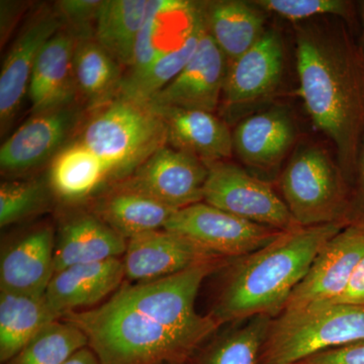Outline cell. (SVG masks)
<instances>
[{
  "label": "cell",
  "instance_id": "obj_1",
  "mask_svg": "<svg viewBox=\"0 0 364 364\" xmlns=\"http://www.w3.org/2000/svg\"><path fill=\"white\" fill-rule=\"evenodd\" d=\"M229 264L225 257L150 282L122 284L102 305L63 320L85 333L100 364H186L222 323L200 315L203 280Z\"/></svg>",
  "mask_w": 364,
  "mask_h": 364
},
{
  "label": "cell",
  "instance_id": "obj_2",
  "mask_svg": "<svg viewBox=\"0 0 364 364\" xmlns=\"http://www.w3.org/2000/svg\"><path fill=\"white\" fill-rule=\"evenodd\" d=\"M299 95L314 126L337 150L345 173L356 169L364 136V58L343 36L305 28L296 36Z\"/></svg>",
  "mask_w": 364,
  "mask_h": 364
},
{
  "label": "cell",
  "instance_id": "obj_3",
  "mask_svg": "<svg viewBox=\"0 0 364 364\" xmlns=\"http://www.w3.org/2000/svg\"><path fill=\"white\" fill-rule=\"evenodd\" d=\"M348 224L301 226L282 232L264 247L242 257L228 275L213 315L222 324L280 315L318 254Z\"/></svg>",
  "mask_w": 364,
  "mask_h": 364
},
{
  "label": "cell",
  "instance_id": "obj_4",
  "mask_svg": "<svg viewBox=\"0 0 364 364\" xmlns=\"http://www.w3.org/2000/svg\"><path fill=\"white\" fill-rule=\"evenodd\" d=\"M77 132L74 138L104 163L111 186L168 144L161 114L149 102L123 97L90 112Z\"/></svg>",
  "mask_w": 364,
  "mask_h": 364
},
{
  "label": "cell",
  "instance_id": "obj_5",
  "mask_svg": "<svg viewBox=\"0 0 364 364\" xmlns=\"http://www.w3.org/2000/svg\"><path fill=\"white\" fill-rule=\"evenodd\" d=\"M364 341V306L318 304L286 311L269 328L258 364H296L329 349Z\"/></svg>",
  "mask_w": 364,
  "mask_h": 364
},
{
  "label": "cell",
  "instance_id": "obj_6",
  "mask_svg": "<svg viewBox=\"0 0 364 364\" xmlns=\"http://www.w3.org/2000/svg\"><path fill=\"white\" fill-rule=\"evenodd\" d=\"M280 188L299 226L351 222L343 171L321 148L308 146L296 151L282 172Z\"/></svg>",
  "mask_w": 364,
  "mask_h": 364
},
{
  "label": "cell",
  "instance_id": "obj_7",
  "mask_svg": "<svg viewBox=\"0 0 364 364\" xmlns=\"http://www.w3.org/2000/svg\"><path fill=\"white\" fill-rule=\"evenodd\" d=\"M203 203L256 224L289 231L301 227L267 181L225 161L208 163Z\"/></svg>",
  "mask_w": 364,
  "mask_h": 364
},
{
  "label": "cell",
  "instance_id": "obj_8",
  "mask_svg": "<svg viewBox=\"0 0 364 364\" xmlns=\"http://www.w3.org/2000/svg\"><path fill=\"white\" fill-rule=\"evenodd\" d=\"M164 229L225 258L244 257L255 252L282 232L236 217L203 202L176 210Z\"/></svg>",
  "mask_w": 364,
  "mask_h": 364
},
{
  "label": "cell",
  "instance_id": "obj_9",
  "mask_svg": "<svg viewBox=\"0 0 364 364\" xmlns=\"http://www.w3.org/2000/svg\"><path fill=\"white\" fill-rule=\"evenodd\" d=\"M83 114L75 102L26 119L0 148L1 171L21 173L53 159L79 130L85 121Z\"/></svg>",
  "mask_w": 364,
  "mask_h": 364
},
{
  "label": "cell",
  "instance_id": "obj_10",
  "mask_svg": "<svg viewBox=\"0 0 364 364\" xmlns=\"http://www.w3.org/2000/svg\"><path fill=\"white\" fill-rule=\"evenodd\" d=\"M207 176L202 160L167 144L119 182L178 210L203 202Z\"/></svg>",
  "mask_w": 364,
  "mask_h": 364
},
{
  "label": "cell",
  "instance_id": "obj_11",
  "mask_svg": "<svg viewBox=\"0 0 364 364\" xmlns=\"http://www.w3.org/2000/svg\"><path fill=\"white\" fill-rule=\"evenodd\" d=\"M363 257L364 224L350 222L320 251L306 277L287 299L282 312L332 303L344 291Z\"/></svg>",
  "mask_w": 364,
  "mask_h": 364
},
{
  "label": "cell",
  "instance_id": "obj_12",
  "mask_svg": "<svg viewBox=\"0 0 364 364\" xmlns=\"http://www.w3.org/2000/svg\"><path fill=\"white\" fill-rule=\"evenodd\" d=\"M63 26L56 11L42 7L33 13L14 40L0 73V124L1 133L13 123L23 100L36 61L46 43Z\"/></svg>",
  "mask_w": 364,
  "mask_h": 364
},
{
  "label": "cell",
  "instance_id": "obj_13",
  "mask_svg": "<svg viewBox=\"0 0 364 364\" xmlns=\"http://www.w3.org/2000/svg\"><path fill=\"white\" fill-rule=\"evenodd\" d=\"M229 62L208 30L181 73L147 102L155 107H178L213 112L223 95Z\"/></svg>",
  "mask_w": 364,
  "mask_h": 364
},
{
  "label": "cell",
  "instance_id": "obj_14",
  "mask_svg": "<svg viewBox=\"0 0 364 364\" xmlns=\"http://www.w3.org/2000/svg\"><path fill=\"white\" fill-rule=\"evenodd\" d=\"M220 257L181 235L156 230L128 240L124 274L132 282H150Z\"/></svg>",
  "mask_w": 364,
  "mask_h": 364
},
{
  "label": "cell",
  "instance_id": "obj_15",
  "mask_svg": "<svg viewBox=\"0 0 364 364\" xmlns=\"http://www.w3.org/2000/svg\"><path fill=\"white\" fill-rule=\"evenodd\" d=\"M123 258L74 265L55 272L44 294L46 304L56 320L68 314L97 306L123 284Z\"/></svg>",
  "mask_w": 364,
  "mask_h": 364
},
{
  "label": "cell",
  "instance_id": "obj_16",
  "mask_svg": "<svg viewBox=\"0 0 364 364\" xmlns=\"http://www.w3.org/2000/svg\"><path fill=\"white\" fill-rule=\"evenodd\" d=\"M284 53L279 33L267 31L245 54L230 62L223 88L225 104H251L272 93L284 70Z\"/></svg>",
  "mask_w": 364,
  "mask_h": 364
},
{
  "label": "cell",
  "instance_id": "obj_17",
  "mask_svg": "<svg viewBox=\"0 0 364 364\" xmlns=\"http://www.w3.org/2000/svg\"><path fill=\"white\" fill-rule=\"evenodd\" d=\"M200 7V2L186 0H149L145 21L136 40L133 63L124 77L143 73L160 57L188 39Z\"/></svg>",
  "mask_w": 364,
  "mask_h": 364
},
{
  "label": "cell",
  "instance_id": "obj_18",
  "mask_svg": "<svg viewBox=\"0 0 364 364\" xmlns=\"http://www.w3.org/2000/svg\"><path fill=\"white\" fill-rule=\"evenodd\" d=\"M75 37L62 26L41 50L28 85L33 114L73 104L77 97L73 75Z\"/></svg>",
  "mask_w": 364,
  "mask_h": 364
},
{
  "label": "cell",
  "instance_id": "obj_19",
  "mask_svg": "<svg viewBox=\"0 0 364 364\" xmlns=\"http://www.w3.org/2000/svg\"><path fill=\"white\" fill-rule=\"evenodd\" d=\"M128 241L91 210H78L60 222L55 242V272L74 265L121 258Z\"/></svg>",
  "mask_w": 364,
  "mask_h": 364
},
{
  "label": "cell",
  "instance_id": "obj_20",
  "mask_svg": "<svg viewBox=\"0 0 364 364\" xmlns=\"http://www.w3.org/2000/svg\"><path fill=\"white\" fill-rule=\"evenodd\" d=\"M51 227L37 228L14 242L0 261L1 291L44 296L55 274Z\"/></svg>",
  "mask_w": 364,
  "mask_h": 364
},
{
  "label": "cell",
  "instance_id": "obj_21",
  "mask_svg": "<svg viewBox=\"0 0 364 364\" xmlns=\"http://www.w3.org/2000/svg\"><path fill=\"white\" fill-rule=\"evenodd\" d=\"M153 107L161 114L171 147L198 157L205 164L223 161L231 156L233 134L227 124L213 112Z\"/></svg>",
  "mask_w": 364,
  "mask_h": 364
},
{
  "label": "cell",
  "instance_id": "obj_22",
  "mask_svg": "<svg viewBox=\"0 0 364 364\" xmlns=\"http://www.w3.org/2000/svg\"><path fill=\"white\" fill-rule=\"evenodd\" d=\"M91 212L128 241L139 235L164 229L176 210L123 182H117L98 193Z\"/></svg>",
  "mask_w": 364,
  "mask_h": 364
},
{
  "label": "cell",
  "instance_id": "obj_23",
  "mask_svg": "<svg viewBox=\"0 0 364 364\" xmlns=\"http://www.w3.org/2000/svg\"><path fill=\"white\" fill-rule=\"evenodd\" d=\"M294 136V123L287 112L272 109L246 117L237 126L234 150L246 164L272 168L291 149Z\"/></svg>",
  "mask_w": 364,
  "mask_h": 364
},
{
  "label": "cell",
  "instance_id": "obj_24",
  "mask_svg": "<svg viewBox=\"0 0 364 364\" xmlns=\"http://www.w3.org/2000/svg\"><path fill=\"white\" fill-rule=\"evenodd\" d=\"M53 195L62 202H82L111 186L104 163L76 138L55 155L48 177Z\"/></svg>",
  "mask_w": 364,
  "mask_h": 364
},
{
  "label": "cell",
  "instance_id": "obj_25",
  "mask_svg": "<svg viewBox=\"0 0 364 364\" xmlns=\"http://www.w3.org/2000/svg\"><path fill=\"white\" fill-rule=\"evenodd\" d=\"M124 67L112 58L95 37L78 38L73 52V75L77 95L88 112L119 97Z\"/></svg>",
  "mask_w": 364,
  "mask_h": 364
},
{
  "label": "cell",
  "instance_id": "obj_26",
  "mask_svg": "<svg viewBox=\"0 0 364 364\" xmlns=\"http://www.w3.org/2000/svg\"><path fill=\"white\" fill-rule=\"evenodd\" d=\"M205 26L228 62L238 59L264 35V16L243 1L208 2L203 4Z\"/></svg>",
  "mask_w": 364,
  "mask_h": 364
},
{
  "label": "cell",
  "instance_id": "obj_27",
  "mask_svg": "<svg viewBox=\"0 0 364 364\" xmlns=\"http://www.w3.org/2000/svg\"><path fill=\"white\" fill-rule=\"evenodd\" d=\"M56 321L44 296L0 289V361L14 358L49 323Z\"/></svg>",
  "mask_w": 364,
  "mask_h": 364
},
{
  "label": "cell",
  "instance_id": "obj_28",
  "mask_svg": "<svg viewBox=\"0 0 364 364\" xmlns=\"http://www.w3.org/2000/svg\"><path fill=\"white\" fill-rule=\"evenodd\" d=\"M149 0H104L95 26V41L119 62L130 68Z\"/></svg>",
  "mask_w": 364,
  "mask_h": 364
},
{
  "label": "cell",
  "instance_id": "obj_29",
  "mask_svg": "<svg viewBox=\"0 0 364 364\" xmlns=\"http://www.w3.org/2000/svg\"><path fill=\"white\" fill-rule=\"evenodd\" d=\"M205 30L203 4H200V13L188 39L176 49L160 57L143 73L133 77H124L119 97L147 102L171 82L191 61Z\"/></svg>",
  "mask_w": 364,
  "mask_h": 364
},
{
  "label": "cell",
  "instance_id": "obj_30",
  "mask_svg": "<svg viewBox=\"0 0 364 364\" xmlns=\"http://www.w3.org/2000/svg\"><path fill=\"white\" fill-rule=\"evenodd\" d=\"M88 346L85 333L70 322L53 321L6 364H64Z\"/></svg>",
  "mask_w": 364,
  "mask_h": 364
},
{
  "label": "cell",
  "instance_id": "obj_31",
  "mask_svg": "<svg viewBox=\"0 0 364 364\" xmlns=\"http://www.w3.org/2000/svg\"><path fill=\"white\" fill-rule=\"evenodd\" d=\"M270 322L258 316L245 327L198 349L186 364H258Z\"/></svg>",
  "mask_w": 364,
  "mask_h": 364
},
{
  "label": "cell",
  "instance_id": "obj_32",
  "mask_svg": "<svg viewBox=\"0 0 364 364\" xmlns=\"http://www.w3.org/2000/svg\"><path fill=\"white\" fill-rule=\"evenodd\" d=\"M53 196L49 182L42 179L6 181L0 186V226L28 219L45 210Z\"/></svg>",
  "mask_w": 364,
  "mask_h": 364
},
{
  "label": "cell",
  "instance_id": "obj_33",
  "mask_svg": "<svg viewBox=\"0 0 364 364\" xmlns=\"http://www.w3.org/2000/svg\"><path fill=\"white\" fill-rule=\"evenodd\" d=\"M254 4L293 21L324 14L343 18L350 14V4L342 0H257Z\"/></svg>",
  "mask_w": 364,
  "mask_h": 364
},
{
  "label": "cell",
  "instance_id": "obj_34",
  "mask_svg": "<svg viewBox=\"0 0 364 364\" xmlns=\"http://www.w3.org/2000/svg\"><path fill=\"white\" fill-rule=\"evenodd\" d=\"M104 0H61L55 4V11L63 26L71 31L75 37H91L98 13Z\"/></svg>",
  "mask_w": 364,
  "mask_h": 364
},
{
  "label": "cell",
  "instance_id": "obj_35",
  "mask_svg": "<svg viewBox=\"0 0 364 364\" xmlns=\"http://www.w3.org/2000/svg\"><path fill=\"white\" fill-rule=\"evenodd\" d=\"M296 364H364V341L318 352Z\"/></svg>",
  "mask_w": 364,
  "mask_h": 364
},
{
  "label": "cell",
  "instance_id": "obj_36",
  "mask_svg": "<svg viewBox=\"0 0 364 364\" xmlns=\"http://www.w3.org/2000/svg\"><path fill=\"white\" fill-rule=\"evenodd\" d=\"M331 304L364 306V257L354 268L344 291Z\"/></svg>",
  "mask_w": 364,
  "mask_h": 364
},
{
  "label": "cell",
  "instance_id": "obj_37",
  "mask_svg": "<svg viewBox=\"0 0 364 364\" xmlns=\"http://www.w3.org/2000/svg\"><path fill=\"white\" fill-rule=\"evenodd\" d=\"M356 170L358 173V186L356 198L351 203V222L364 224V136L359 150Z\"/></svg>",
  "mask_w": 364,
  "mask_h": 364
},
{
  "label": "cell",
  "instance_id": "obj_38",
  "mask_svg": "<svg viewBox=\"0 0 364 364\" xmlns=\"http://www.w3.org/2000/svg\"><path fill=\"white\" fill-rule=\"evenodd\" d=\"M1 44L9 39L18 16L23 11L21 2L1 1Z\"/></svg>",
  "mask_w": 364,
  "mask_h": 364
},
{
  "label": "cell",
  "instance_id": "obj_39",
  "mask_svg": "<svg viewBox=\"0 0 364 364\" xmlns=\"http://www.w3.org/2000/svg\"><path fill=\"white\" fill-rule=\"evenodd\" d=\"M64 364H100V360L92 349L86 346L73 354Z\"/></svg>",
  "mask_w": 364,
  "mask_h": 364
},
{
  "label": "cell",
  "instance_id": "obj_40",
  "mask_svg": "<svg viewBox=\"0 0 364 364\" xmlns=\"http://www.w3.org/2000/svg\"><path fill=\"white\" fill-rule=\"evenodd\" d=\"M361 7H363V9H361V16H363V56L364 58V1L363 2V4H361Z\"/></svg>",
  "mask_w": 364,
  "mask_h": 364
}]
</instances>
